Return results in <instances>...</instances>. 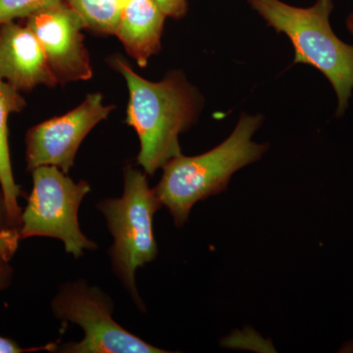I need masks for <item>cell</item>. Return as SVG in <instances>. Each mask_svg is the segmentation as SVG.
Masks as SVG:
<instances>
[{"mask_svg":"<svg viewBox=\"0 0 353 353\" xmlns=\"http://www.w3.org/2000/svg\"><path fill=\"white\" fill-rule=\"evenodd\" d=\"M110 65L125 79L129 90L125 122L139 137L137 162L146 175L152 176L182 154L179 137L196 121L201 99L182 74L171 73L160 82H152L122 58H112Z\"/></svg>","mask_w":353,"mask_h":353,"instance_id":"1","label":"cell"},{"mask_svg":"<svg viewBox=\"0 0 353 353\" xmlns=\"http://www.w3.org/2000/svg\"><path fill=\"white\" fill-rule=\"evenodd\" d=\"M261 123L260 115L243 114L221 145L196 157L178 155L162 167L163 175L154 190L176 227L187 222L194 204L226 190L236 171L261 158L268 146L252 141Z\"/></svg>","mask_w":353,"mask_h":353,"instance_id":"2","label":"cell"},{"mask_svg":"<svg viewBox=\"0 0 353 353\" xmlns=\"http://www.w3.org/2000/svg\"><path fill=\"white\" fill-rule=\"evenodd\" d=\"M278 34L294 48V64L314 67L328 79L338 97L336 116L348 108L353 90V46L341 41L330 24L333 0H316L310 7H296L281 0H246Z\"/></svg>","mask_w":353,"mask_h":353,"instance_id":"3","label":"cell"},{"mask_svg":"<svg viewBox=\"0 0 353 353\" xmlns=\"http://www.w3.org/2000/svg\"><path fill=\"white\" fill-rule=\"evenodd\" d=\"M161 206L145 172L132 166L124 168L122 196L102 199L97 205L113 238L109 257L114 274L141 309L143 303L137 289L136 272L157 259L153 217Z\"/></svg>","mask_w":353,"mask_h":353,"instance_id":"4","label":"cell"},{"mask_svg":"<svg viewBox=\"0 0 353 353\" xmlns=\"http://www.w3.org/2000/svg\"><path fill=\"white\" fill-rule=\"evenodd\" d=\"M32 175V190L21 215V240L55 239L75 259L97 250V243L83 233L79 222V210L90 192V183H76L54 166L39 167Z\"/></svg>","mask_w":353,"mask_h":353,"instance_id":"5","label":"cell"},{"mask_svg":"<svg viewBox=\"0 0 353 353\" xmlns=\"http://www.w3.org/2000/svg\"><path fill=\"white\" fill-rule=\"evenodd\" d=\"M57 319L82 328L83 339L64 343L57 352L62 353H164L123 328L113 319L112 299L99 288L92 287L83 279L60 288L51 303Z\"/></svg>","mask_w":353,"mask_h":353,"instance_id":"6","label":"cell"},{"mask_svg":"<svg viewBox=\"0 0 353 353\" xmlns=\"http://www.w3.org/2000/svg\"><path fill=\"white\" fill-rule=\"evenodd\" d=\"M114 108V105H105L101 92H94L64 115L32 127L26 138L28 170L54 166L69 174L83 139Z\"/></svg>","mask_w":353,"mask_h":353,"instance_id":"7","label":"cell"},{"mask_svg":"<svg viewBox=\"0 0 353 353\" xmlns=\"http://www.w3.org/2000/svg\"><path fill=\"white\" fill-rule=\"evenodd\" d=\"M26 25L41 43L58 83L92 78L90 55L83 43L85 22L65 0L32 14Z\"/></svg>","mask_w":353,"mask_h":353,"instance_id":"8","label":"cell"},{"mask_svg":"<svg viewBox=\"0 0 353 353\" xmlns=\"http://www.w3.org/2000/svg\"><path fill=\"white\" fill-rule=\"evenodd\" d=\"M0 78L19 92L57 85L41 43L27 25L15 21L0 25Z\"/></svg>","mask_w":353,"mask_h":353,"instance_id":"9","label":"cell"},{"mask_svg":"<svg viewBox=\"0 0 353 353\" xmlns=\"http://www.w3.org/2000/svg\"><path fill=\"white\" fill-rule=\"evenodd\" d=\"M167 16L153 0H127L114 36L141 67L159 52Z\"/></svg>","mask_w":353,"mask_h":353,"instance_id":"10","label":"cell"},{"mask_svg":"<svg viewBox=\"0 0 353 353\" xmlns=\"http://www.w3.org/2000/svg\"><path fill=\"white\" fill-rule=\"evenodd\" d=\"M26 101L20 92L0 78V190L3 196L6 223L8 228L19 229L21 210L18 199L22 196L14 179L8 141V120L11 114L19 113Z\"/></svg>","mask_w":353,"mask_h":353,"instance_id":"11","label":"cell"},{"mask_svg":"<svg viewBox=\"0 0 353 353\" xmlns=\"http://www.w3.org/2000/svg\"><path fill=\"white\" fill-rule=\"evenodd\" d=\"M81 16L85 28L101 34H114L127 0H65Z\"/></svg>","mask_w":353,"mask_h":353,"instance_id":"12","label":"cell"},{"mask_svg":"<svg viewBox=\"0 0 353 353\" xmlns=\"http://www.w3.org/2000/svg\"><path fill=\"white\" fill-rule=\"evenodd\" d=\"M63 0H0V25L22 19Z\"/></svg>","mask_w":353,"mask_h":353,"instance_id":"13","label":"cell"},{"mask_svg":"<svg viewBox=\"0 0 353 353\" xmlns=\"http://www.w3.org/2000/svg\"><path fill=\"white\" fill-rule=\"evenodd\" d=\"M13 270L8 261L0 262V292L6 289L10 284L12 279ZM59 343H48V345L39 347L24 348L20 347L16 341L10 339L0 336V353H22L39 352V350H48V352H57Z\"/></svg>","mask_w":353,"mask_h":353,"instance_id":"14","label":"cell"},{"mask_svg":"<svg viewBox=\"0 0 353 353\" xmlns=\"http://www.w3.org/2000/svg\"><path fill=\"white\" fill-rule=\"evenodd\" d=\"M21 241L19 229L2 228L0 229V259L9 261L15 252Z\"/></svg>","mask_w":353,"mask_h":353,"instance_id":"15","label":"cell"},{"mask_svg":"<svg viewBox=\"0 0 353 353\" xmlns=\"http://www.w3.org/2000/svg\"><path fill=\"white\" fill-rule=\"evenodd\" d=\"M167 17L181 19L188 12V0H153Z\"/></svg>","mask_w":353,"mask_h":353,"instance_id":"16","label":"cell"},{"mask_svg":"<svg viewBox=\"0 0 353 353\" xmlns=\"http://www.w3.org/2000/svg\"><path fill=\"white\" fill-rule=\"evenodd\" d=\"M2 228L8 227H7L6 223V208H4L3 196H2V194L0 192V229H2Z\"/></svg>","mask_w":353,"mask_h":353,"instance_id":"17","label":"cell"},{"mask_svg":"<svg viewBox=\"0 0 353 353\" xmlns=\"http://www.w3.org/2000/svg\"><path fill=\"white\" fill-rule=\"evenodd\" d=\"M347 27L348 31H350V34H352L353 36V13L350 14V15L347 17Z\"/></svg>","mask_w":353,"mask_h":353,"instance_id":"18","label":"cell"},{"mask_svg":"<svg viewBox=\"0 0 353 353\" xmlns=\"http://www.w3.org/2000/svg\"><path fill=\"white\" fill-rule=\"evenodd\" d=\"M1 261H6V260H3V259H0V262H1Z\"/></svg>","mask_w":353,"mask_h":353,"instance_id":"19","label":"cell"}]
</instances>
